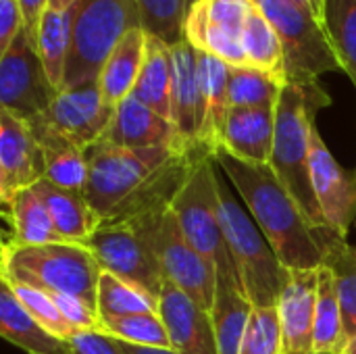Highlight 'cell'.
<instances>
[{
  "label": "cell",
  "mask_w": 356,
  "mask_h": 354,
  "mask_svg": "<svg viewBox=\"0 0 356 354\" xmlns=\"http://www.w3.org/2000/svg\"><path fill=\"white\" fill-rule=\"evenodd\" d=\"M100 265L88 246L56 242L23 246L4 238L0 252V280L23 282L48 294L77 296L96 309ZM98 311V309H96Z\"/></svg>",
  "instance_id": "cell-3"
},
{
  "label": "cell",
  "mask_w": 356,
  "mask_h": 354,
  "mask_svg": "<svg viewBox=\"0 0 356 354\" xmlns=\"http://www.w3.org/2000/svg\"><path fill=\"white\" fill-rule=\"evenodd\" d=\"M100 332L119 342L148 348H171L167 328L159 313H140L125 317H100Z\"/></svg>",
  "instance_id": "cell-36"
},
{
  "label": "cell",
  "mask_w": 356,
  "mask_h": 354,
  "mask_svg": "<svg viewBox=\"0 0 356 354\" xmlns=\"http://www.w3.org/2000/svg\"><path fill=\"white\" fill-rule=\"evenodd\" d=\"M77 0H50V8L54 10H67L69 6H73Z\"/></svg>",
  "instance_id": "cell-46"
},
{
  "label": "cell",
  "mask_w": 356,
  "mask_h": 354,
  "mask_svg": "<svg viewBox=\"0 0 356 354\" xmlns=\"http://www.w3.org/2000/svg\"><path fill=\"white\" fill-rule=\"evenodd\" d=\"M242 46H244L248 67L265 71V73L273 75L275 79H280L282 83H288L282 38H280L277 29L273 27V23L259 8V4L244 25Z\"/></svg>",
  "instance_id": "cell-32"
},
{
  "label": "cell",
  "mask_w": 356,
  "mask_h": 354,
  "mask_svg": "<svg viewBox=\"0 0 356 354\" xmlns=\"http://www.w3.org/2000/svg\"><path fill=\"white\" fill-rule=\"evenodd\" d=\"M4 284H8V288L13 290V294L17 296V300L21 303V307L38 321L42 323L46 330H50L52 334L60 336V338H71L73 328L65 321V317L60 315L56 303L52 300V296L40 288H33L29 284L23 282H10V280H2Z\"/></svg>",
  "instance_id": "cell-39"
},
{
  "label": "cell",
  "mask_w": 356,
  "mask_h": 354,
  "mask_svg": "<svg viewBox=\"0 0 356 354\" xmlns=\"http://www.w3.org/2000/svg\"><path fill=\"white\" fill-rule=\"evenodd\" d=\"M98 317H125L140 313H159V298L102 271L96 292Z\"/></svg>",
  "instance_id": "cell-34"
},
{
  "label": "cell",
  "mask_w": 356,
  "mask_h": 354,
  "mask_svg": "<svg viewBox=\"0 0 356 354\" xmlns=\"http://www.w3.org/2000/svg\"><path fill=\"white\" fill-rule=\"evenodd\" d=\"M219 200L225 248L234 259L250 303L254 307H275L286 286L288 269L280 263L250 213L234 198L232 188L221 177Z\"/></svg>",
  "instance_id": "cell-4"
},
{
  "label": "cell",
  "mask_w": 356,
  "mask_h": 354,
  "mask_svg": "<svg viewBox=\"0 0 356 354\" xmlns=\"http://www.w3.org/2000/svg\"><path fill=\"white\" fill-rule=\"evenodd\" d=\"M344 344V319L334 273L327 265L317 271V303L313 323V354H338Z\"/></svg>",
  "instance_id": "cell-31"
},
{
  "label": "cell",
  "mask_w": 356,
  "mask_h": 354,
  "mask_svg": "<svg viewBox=\"0 0 356 354\" xmlns=\"http://www.w3.org/2000/svg\"><path fill=\"white\" fill-rule=\"evenodd\" d=\"M323 21L342 71L356 88V0H327Z\"/></svg>",
  "instance_id": "cell-37"
},
{
  "label": "cell",
  "mask_w": 356,
  "mask_h": 354,
  "mask_svg": "<svg viewBox=\"0 0 356 354\" xmlns=\"http://www.w3.org/2000/svg\"><path fill=\"white\" fill-rule=\"evenodd\" d=\"M69 340L73 354H125L119 340L100 330H75Z\"/></svg>",
  "instance_id": "cell-41"
},
{
  "label": "cell",
  "mask_w": 356,
  "mask_h": 354,
  "mask_svg": "<svg viewBox=\"0 0 356 354\" xmlns=\"http://www.w3.org/2000/svg\"><path fill=\"white\" fill-rule=\"evenodd\" d=\"M338 354H356V336H353L350 340H346Z\"/></svg>",
  "instance_id": "cell-47"
},
{
  "label": "cell",
  "mask_w": 356,
  "mask_h": 354,
  "mask_svg": "<svg viewBox=\"0 0 356 354\" xmlns=\"http://www.w3.org/2000/svg\"><path fill=\"white\" fill-rule=\"evenodd\" d=\"M102 271L159 298L165 275L150 238L127 221L104 219L86 244Z\"/></svg>",
  "instance_id": "cell-9"
},
{
  "label": "cell",
  "mask_w": 356,
  "mask_h": 354,
  "mask_svg": "<svg viewBox=\"0 0 356 354\" xmlns=\"http://www.w3.org/2000/svg\"><path fill=\"white\" fill-rule=\"evenodd\" d=\"M213 159L242 198L280 263L286 269H319L325 259L321 230L307 219L271 165L246 163L225 150H215Z\"/></svg>",
  "instance_id": "cell-1"
},
{
  "label": "cell",
  "mask_w": 356,
  "mask_h": 354,
  "mask_svg": "<svg viewBox=\"0 0 356 354\" xmlns=\"http://www.w3.org/2000/svg\"><path fill=\"white\" fill-rule=\"evenodd\" d=\"M319 269H288L286 286L277 298L284 354H313V323Z\"/></svg>",
  "instance_id": "cell-19"
},
{
  "label": "cell",
  "mask_w": 356,
  "mask_h": 354,
  "mask_svg": "<svg viewBox=\"0 0 356 354\" xmlns=\"http://www.w3.org/2000/svg\"><path fill=\"white\" fill-rule=\"evenodd\" d=\"M102 142L121 148H179L173 123L140 102L134 94L117 104L115 115L102 136Z\"/></svg>",
  "instance_id": "cell-20"
},
{
  "label": "cell",
  "mask_w": 356,
  "mask_h": 354,
  "mask_svg": "<svg viewBox=\"0 0 356 354\" xmlns=\"http://www.w3.org/2000/svg\"><path fill=\"white\" fill-rule=\"evenodd\" d=\"M150 242L163 275L175 288L211 313L215 300V265H211L184 236L173 211H167L150 230Z\"/></svg>",
  "instance_id": "cell-12"
},
{
  "label": "cell",
  "mask_w": 356,
  "mask_h": 354,
  "mask_svg": "<svg viewBox=\"0 0 356 354\" xmlns=\"http://www.w3.org/2000/svg\"><path fill=\"white\" fill-rule=\"evenodd\" d=\"M75 6L63 90L98 81L115 46L142 27L138 0H77Z\"/></svg>",
  "instance_id": "cell-5"
},
{
  "label": "cell",
  "mask_w": 356,
  "mask_h": 354,
  "mask_svg": "<svg viewBox=\"0 0 356 354\" xmlns=\"http://www.w3.org/2000/svg\"><path fill=\"white\" fill-rule=\"evenodd\" d=\"M125 354H179L173 348H148V346H134L127 342H119Z\"/></svg>",
  "instance_id": "cell-45"
},
{
  "label": "cell",
  "mask_w": 356,
  "mask_h": 354,
  "mask_svg": "<svg viewBox=\"0 0 356 354\" xmlns=\"http://www.w3.org/2000/svg\"><path fill=\"white\" fill-rule=\"evenodd\" d=\"M194 0H138L142 29L175 46L186 40V19Z\"/></svg>",
  "instance_id": "cell-35"
},
{
  "label": "cell",
  "mask_w": 356,
  "mask_h": 354,
  "mask_svg": "<svg viewBox=\"0 0 356 354\" xmlns=\"http://www.w3.org/2000/svg\"><path fill=\"white\" fill-rule=\"evenodd\" d=\"M240 354H284L277 307H254L242 338Z\"/></svg>",
  "instance_id": "cell-38"
},
{
  "label": "cell",
  "mask_w": 356,
  "mask_h": 354,
  "mask_svg": "<svg viewBox=\"0 0 356 354\" xmlns=\"http://www.w3.org/2000/svg\"><path fill=\"white\" fill-rule=\"evenodd\" d=\"M254 0H194L186 19V42L229 67H248L242 31Z\"/></svg>",
  "instance_id": "cell-11"
},
{
  "label": "cell",
  "mask_w": 356,
  "mask_h": 354,
  "mask_svg": "<svg viewBox=\"0 0 356 354\" xmlns=\"http://www.w3.org/2000/svg\"><path fill=\"white\" fill-rule=\"evenodd\" d=\"M159 317L175 353L219 354L211 313L167 280L159 294Z\"/></svg>",
  "instance_id": "cell-17"
},
{
  "label": "cell",
  "mask_w": 356,
  "mask_h": 354,
  "mask_svg": "<svg viewBox=\"0 0 356 354\" xmlns=\"http://www.w3.org/2000/svg\"><path fill=\"white\" fill-rule=\"evenodd\" d=\"M215 300L211 309L219 354H240L242 338L254 305L250 303L234 259L229 252L221 255L215 265Z\"/></svg>",
  "instance_id": "cell-18"
},
{
  "label": "cell",
  "mask_w": 356,
  "mask_h": 354,
  "mask_svg": "<svg viewBox=\"0 0 356 354\" xmlns=\"http://www.w3.org/2000/svg\"><path fill=\"white\" fill-rule=\"evenodd\" d=\"M171 58H173L171 123L175 127L177 144L184 152H200L204 148L200 144L202 94L198 83V50L184 40L171 46Z\"/></svg>",
  "instance_id": "cell-16"
},
{
  "label": "cell",
  "mask_w": 356,
  "mask_h": 354,
  "mask_svg": "<svg viewBox=\"0 0 356 354\" xmlns=\"http://www.w3.org/2000/svg\"><path fill=\"white\" fill-rule=\"evenodd\" d=\"M282 38L288 83H319V77L342 71L325 21L290 0H257Z\"/></svg>",
  "instance_id": "cell-7"
},
{
  "label": "cell",
  "mask_w": 356,
  "mask_h": 354,
  "mask_svg": "<svg viewBox=\"0 0 356 354\" xmlns=\"http://www.w3.org/2000/svg\"><path fill=\"white\" fill-rule=\"evenodd\" d=\"M321 244L325 250L323 265L332 269L336 280L346 342L356 336V244H350L346 238H338L327 230L321 232Z\"/></svg>",
  "instance_id": "cell-30"
},
{
  "label": "cell",
  "mask_w": 356,
  "mask_h": 354,
  "mask_svg": "<svg viewBox=\"0 0 356 354\" xmlns=\"http://www.w3.org/2000/svg\"><path fill=\"white\" fill-rule=\"evenodd\" d=\"M33 188L44 200L58 236L69 244L86 246L102 223V219L90 207L86 196L63 190L50 184L48 179H40Z\"/></svg>",
  "instance_id": "cell-23"
},
{
  "label": "cell",
  "mask_w": 356,
  "mask_h": 354,
  "mask_svg": "<svg viewBox=\"0 0 356 354\" xmlns=\"http://www.w3.org/2000/svg\"><path fill=\"white\" fill-rule=\"evenodd\" d=\"M177 152L184 150L175 146L121 148L98 140L86 148L90 173L83 196L104 221Z\"/></svg>",
  "instance_id": "cell-6"
},
{
  "label": "cell",
  "mask_w": 356,
  "mask_h": 354,
  "mask_svg": "<svg viewBox=\"0 0 356 354\" xmlns=\"http://www.w3.org/2000/svg\"><path fill=\"white\" fill-rule=\"evenodd\" d=\"M2 209H4L6 223L10 227V232L4 236L6 240H10L15 244H23V246H42V244L65 242L58 236V232L50 219V213H48L44 200L40 198V194L35 192V188L21 190L8 202H4Z\"/></svg>",
  "instance_id": "cell-26"
},
{
  "label": "cell",
  "mask_w": 356,
  "mask_h": 354,
  "mask_svg": "<svg viewBox=\"0 0 356 354\" xmlns=\"http://www.w3.org/2000/svg\"><path fill=\"white\" fill-rule=\"evenodd\" d=\"M330 104L332 98L319 83H286L275 106V138L269 163L307 219L321 232L325 221L311 186V131L317 111Z\"/></svg>",
  "instance_id": "cell-2"
},
{
  "label": "cell",
  "mask_w": 356,
  "mask_h": 354,
  "mask_svg": "<svg viewBox=\"0 0 356 354\" xmlns=\"http://www.w3.org/2000/svg\"><path fill=\"white\" fill-rule=\"evenodd\" d=\"M19 8H21V15H23L25 29L35 38L40 21H42L44 13L50 8V0H19Z\"/></svg>",
  "instance_id": "cell-43"
},
{
  "label": "cell",
  "mask_w": 356,
  "mask_h": 354,
  "mask_svg": "<svg viewBox=\"0 0 356 354\" xmlns=\"http://www.w3.org/2000/svg\"><path fill=\"white\" fill-rule=\"evenodd\" d=\"M25 27L19 0H0V54Z\"/></svg>",
  "instance_id": "cell-42"
},
{
  "label": "cell",
  "mask_w": 356,
  "mask_h": 354,
  "mask_svg": "<svg viewBox=\"0 0 356 354\" xmlns=\"http://www.w3.org/2000/svg\"><path fill=\"white\" fill-rule=\"evenodd\" d=\"M355 225H356V217H355Z\"/></svg>",
  "instance_id": "cell-48"
},
{
  "label": "cell",
  "mask_w": 356,
  "mask_h": 354,
  "mask_svg": "<svg viewBox=\"0 0 356 354\" xmlns=\"http://www.w3.org/2000/svg\"><path fill=\"white\" fill-rule=\"evenodd\" d=\"M284 86L286 83L265 71L252 67H232L227 81L229 108H275Z\"/></svg>",
  "instance_id": "cell-33"
},
{
  "label": "cell",
  "mask_w": 356,
  "mask_h": 354,
  "mask_svg": "<svg viewBox=\"0 0 356 354\" xmlns=\"http://www.w3.org/2000/svg\"><path fill=\"white\" fill-rule=\"evenodd\" d=\"M144 54H146V31L142 27L131 29L115 46V50L111 52L98 75V88L106 104L117 106L134 92L144 65Z\"/></svg>",
  "instance_id": "cell-25"
},
{
  "label": "cell",
  "mask_w": 356,
  "mask_h": 354,
  "mask_svg": "<svg viewBox=\"0 0 356 354\" xmlns=\"http://www.w3.org/2000/svg\"><path fill=\"white\" fill-rule=\"evenodd\" d=\"M171 86H173V58L171 46L146 33V54L134 96L171 121Z\"/></svg>",
  "instance_id": "cell-28"
},
{
  "label": "cell",
  "mask_w": 356,
  "mask_h": 354,
  "mask_svg": "<svg viewBox=\"0 0 356 354\" xmlns=\"http://www.w3.org/2000/svg\"><path fill=\"white\" fill-rule=\"evenodd\" d=\"M46 175L44 148L31 125L0 108V200L33 188Z\"/></svg>",
  "instance_id": "cell-15"
},
{
  "label": "cell",
  "mask_w": 356,
  "mask_h": 354,
  "mask_svg": "<svg viewBox=\"0 0 356 354\" xmlns=\"http://www.w3.org/2000/svg\"><path fill=\"white\" fill-rule=\"evenodd\" d=\"M254 2H257V0H254Z\"/></svg>",
  "instance_id": "cell-49"
},
{
  "label": "cell",
  "mask_w": 356,
  "mask_h": 354,
  "mask_svg": "<svg viewBox=\"0 0 356 354\" xmlns=\"http://www.w3.org/2000/svg\"><path fill=\"white\" fill-rule=\"evenodd\" d=\"M0 336L25 354H73L71 340L38 323L0 280Z\"/></svg>",
  "instance_id": "cell-22"
},
{
  "label": "cell",
  "mask_w": 356,
  "mask_h": 354,
  "mask_svg": "<svg viewBox=\"0 0 356 354\" xmlns=\"http://www.w3.org/2000/svg\"><path fill=\"white\" fill-rule=\"evenodd\" d=\"M56 96L58 90L42 65L35 38L23 27L0 54V108L31 121L44 115Z\"/></svg>",
  "instance_id": "cell-10"
},
{
  "label": "cell",
  "mask_w": 356,
  "mask_h": 354,
  "mask_svg": "<svg viewBox=\"0 0 356 354\" xmlns=\"http://www.w3.org/2000/svg\"><path fill=\"white\" fill-rule=\"evenodd\" d=\"M77 4V2H75ZM69 6L67 10H54L48 8L40 21L35 44L38 54L42 58V65L52 81V86L60 92L65 83V71H67V58L71 50V33H73V19L75 8Z\"/></svg>",
  "instance_id": "cell-29"
},
{
  "label": "cell",
  "mask_w": 356,
  "mask_h": 354,
  "mask_svg": "<svg viewBox=\"0 0 356 354\" xmlns=\"http://www.w3.org/2000/svg\"><path fill=\"white\" fill-rule=\"evenodd\" d=\"M275 138V108H240L227 111L217 150L246 161L269 165Z\"/></svg>",
  "instance_id": "cell-21"
},
{
  "label": "cell",
  "mask_w": 356,
  "mask_h": 354,
  "mask_svg": "<svg viewBox=\"0 0 356 354\" xmlns=\"http://www.w3.org/2000/svg\"><path fill=\"white\" fill-rule=\"evenodd\" d=\"M311 186L325 221V230L346 238L356 217V175L330 152L317 125L311 131Z\"/></svg>",
  "instance_id": "cell-14"
},
{
  "label": "cell",
  "mask_w": 356,
  "mask_h": 354,
  "mask_svg": "<svg viewBox=\"0 0 356 354\" xmlns=\"http://www.w3.org/2000/svg\"><path fill=\"white\" fill-rule=\"evenodd\" d=\"M229 69L232 67L221 58L198 50V83L202 94L200 144L211 154L217 150L219 136L229 111V98H227Z\"/></svg>",
  "instance_id": "cell-24"
},
{
  "label": "cell",
  "mask_w": 356,
  "mask_h": 354,
  "mask_svg": "<svg viewBox=\"0 0 356 354\" xmlns=\"http://www.w3.org/2000/svg\"><path fill=\"white\" fill-rule=\"evenodd\" d=\"M290 2H294L296 6L309 10L311 15H315V17H319V19L325 17V2H327V0H290Z\"/></svg>",
  "instance_id": "cell-44"
},
{
  "label": "cell",
  "mask_w": 356,
  "mask_h": 354,
  "mask_svg": "<svg viewBox=\"0 0 356 354\" xmlns=\"http://www.w3.org/2000/svg\"><path fill=\"white\" fill-rule=\"evenodd\" d=\"M171 211L186 240L211 265H217L227 248L221 227L219 167L213 154L204 152L196 156L188 177L171 202Z\"/></svg>",
  "instance_id": "cell-8"
},
{
  "label": "cell",
  "mask_w": 356,
  "mask_h": 354,
  "mask_svg": "<svg viewBox=\"0 0 356 354\" xmlns=\"http://www.w3.org/2000/svg\"><path fill=\"white\" fill-rule=\"evenodd\" d=\"M50 296L56 303L65 321L73 328V332L75 330H100L98 311L90 307L88 303H83L81 298L69 296V294H50Z\"/></svg>",
  "instance_id": "cell-40"
},
{
  "label": "cell",
  "mask_w": 356,
  "mask_h": 354,
  "mask_svg": "<svg viewBox=\"0 0 356 354\" xmlns=\"http://www.w3.org/2000/svg\"><path fill=\"white\" fill-rule=\"evenodd\" d=\"M31 125V123H29ZM35 138L40 140L44 148V161H46V175L50 184L75 192V194H86L88 186V156L86 150L79 148L77 144L65 140L63 136H56L44 127L31 125Z\"/></svg>",
  "instance_id": "cell-27"
},
{
  "label": "cell",
  "mask_w": 356,
  "mask_h": 354,
  "mask_svg": "<svg viewBox=\"0 0 356 354\" xmlns=\"http://www.w3.org/2000/svg\"><path fill=\"white\" fill-rule=\"evenodd\" d=\"M115 108L117 106L104 102L98 81H90L77 88L60 90L50 108L27 123L63 136L86 150L102 140Z\"/></svg>",
  "instance_id": "cell-13"
}]
</instances>
